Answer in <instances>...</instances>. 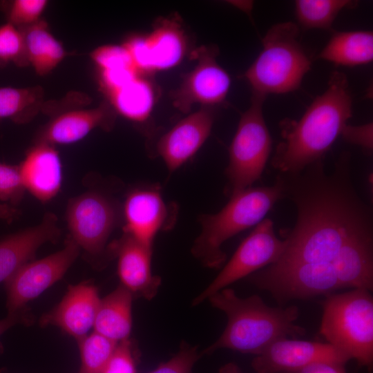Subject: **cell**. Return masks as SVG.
<instances>
[{
    "label": "cell",
    "mask_w": 373,
    "mask_h": 373,
    "mask_svg": "<svg viewBox=\"0 0 373 373\" xmlns=\"http://www.w3.org/2000/svg\"><path fill=\"white\" fill-rule=\"evenodd\" d=\"M283 198L296 206V222L283 230L282 264L332 262L352 237L372 229V213L356 191L350 154L343 152L327 174L323 160L297 173H279Z\"/></svg>",
    "instance_id": "1"
},
{
    "label": "cell",
    "mask_w": 373,
    "mask_h": 373,
    "mask_svg": "<svg viewBox=\"0 0 373 373\" xmlns=\"http://www.w3.org/2000/svg\"><path fill=\"white\" fill-rule=\"evenodd\" d=\"M352 115V97L346 75L334 71L327 88L317 96L298 120L279 124L282 141L271 164L280 173H297L323 160Z\"/></svg>",
    "instance_id": "2"
},
{
    "label": "cell",
    "mask_w": 373,
    "mask_h": 373,
    "mask_svg": "<svg viewBox=\"0 0 373 373\" xmlns=\"http://www.w3.org/2000/svg\"><path fill=\"white\" fill-rule=\"evenodd\" d=\"M207 300L226 314L227 325L219 338L202 354H211L220 349L258 355L274 341L303 336L305 329L295 324L299 311L296 306L286 308L268 306L254 294L246 298L226 287Z\"/></svg>",
    "instance_id": "3"
},
{
    "label": "cell",
    "mask_w": 373,
    "mask_h": 373,
    "mask_svg": "<svg viewBox=\"0 0 373 373\" xmlns=\"http://www.w3.org/2000/svg\"><path fill=\"white\" fill-rule=\"evenodd\" d=\"M283 198L280 184L249 187L230 195V200L218 213L200 216L201 232L191 253L204 266L219 268L227 255L223 243L261 222L274 205Z\"/></svg>",
    "instance_id": "4"
},
{
    "label": "cell",
    "mask_w": 373,
    "mask_h": 373,
    "mask_svg": "<svg viewBox=\"0 0 373 373\" xmlns=\"http://www.w3.org/2000/svg\"><path fill=\"white\" fill-rule=\"evenodd\" d=\"M293 22L272 26L262 39V49L242 75L252 94L267 97L297 90L310 70L312 59Z\"/></svg>",
    "instance_id": "5"
},
{
    "label": "cell",
    "mask_w": 373,
    "mask_h": 373,
    "mask_svg": "<svg viewBox=\"0 0 373 373\" xmlns=\"http://www.w3.org/2000/svg\"><path fill=\"white\" fill-rule=\"evenodd\" d=\"M363 289L327 296L320 334L326 343L370 372L373 366V298Z\"/></svg>",
    "instance_id": "6"
},
{
    "label": "cell",
    "mask_w": 373,
    "mask_h": 373,
    "mask_svg": "<svg viewBox=\"0 0 373 373\" xmlns=\"http://www.w3.org/2000/svg\"><path fill=\"white\" fill-rule=\"evenodd\" d=\"M265 98L252 94L251 104L241 115L229 146L225 174L230 195L258 180L269 157L272 140L262 113Z\"/></svg>",
    "instance_id": "7"
},
{
    "label": "cell",
    "mask_w": 373,
    "mask_h": 373,
    "mask_svg": "<svg viewBox=\"0 0 373 373\" xmlns=\"http://www.w3.org/2000/svg\"><path fill=\"white\" fill-rule=\"evenodd\" d=\"M66 219L69 236L88 256L111 258L108 240L122 222V205L109 193L92 189L71 198Z\"/></svg>",
    "instance_id": "8"
},
{
    "label": "cell",
    "mask_w": 373,
    "mask_h": 373,
    "mask_svg": "<svg viewBox=\"0 0 373 373\" xmlns=\"http://www.w3.org/2000/svg\"><path fill=\"white\" fill-rule=\"evenodd\" d=\"M248 279L279 302L327 296L341 289L332 262H276L249 275Z\"/></svg>",
    "instance_id": "9"
},
{
    "label": "cell",
    "mask_w": 373,
    "mask_h": 373,
    "mask_svg": "<svg viewBox=\"0 0 373 373\" xmlns=\"http://www.w3.org/2000/svg\"><path fill=\"white\" fill-rule=\"evenodd\" d=\"M285 247V241L275 233L273 221L263 219L240 243L216 277L194 298L192 305H198L238 280L276 262Z\"/></svg>",
    "instance_id": "10"
},
{
    "label": "cell",
    "mask_w": 373,
    "mask_h": 373,
    "mask_svg": "<svg viewBox=\"0 0 373 373\" xmlns=\"http://www.w3.org/2000/svg\"><path fill=\"white\" fill-rule=\"evenodd\" d=\"M80 250L68 236L61 249L30 261L18 269L4 283L8 314L26 308L28 302L59 280L76 260Z\"/></svg>",
    "instance_id": "11"
},
{
    "label": "cell",
    "mask_w": 373,
    "mask_h": 373,
    "mask_svg": "<svg viewBox=\"0 0 373 373\" xmlns=\"http://www.w3.org/2000/svg\"><path fill=\"white\" fill-rule=\"evenodd\" d=\"M218 52L217 47L202 46L193 53L196 65L171 92L173 105L180 112L189 113L195 104L215 107L224 102L231 78L216 61Z\"/></svg>",
    "instance_id": "12"
},
{
    "label": "cell",
    "mask_w": 373,
    "mask_h": 373,
    "mask_svg": "<svg viewBox=\"0 0 373 373\" xmlns=\"http://www.w3.org/2000/svg\"><path fill=\"white\" fill-rule=\"evenodd\" d=\"M175 212L168 205L158 186H142L132 189L122 204L123 233L153 247L154 239L170 227Z\"/></svg>",
    "instance_id": "13"
},
{
    "label": "cell",
    "mask_w": 373,
    "mask_h": 373,
    "mask_svg": "<svg viewBox=\"0 0 373 373\" xmlns=\"http://www.w3.org/2000/svg\"><path fill=\"white\" fill-rule=\"evenodd\" d=\"M318 361L350 360L327 343L283 338L256 355L251 367L256 373H288Z\"/></svg>",
    "instance_id": "14"
},
{
    "label": "cell",
    "mask_w": 373,
    "mask_h": 373,
    "mask_svg": "<svg viewBox=\"0 0 373 373\" xmlns=\"http://www.w3.org/2000/svg\"><path fill=\"white\" fill-rule=\"evenodd\" d=\"M215 107L202 106L179 121L158 140L156 153L170 173L189 160L209 137L215 119Z\"/></svg>",
    "instance_id": "15"
},
{
    "label": "cell",
    "mask_w": 373,
    "mask_h": 373,
    "mask_svg": "<svg viewBox=\"0 0 373 373\" xmlns=\"http://www.w3.org/2000/svg\"><path fill=\"white\" fill-rule=\"evenodd\" d=\"M109 251L111 258L117 260L120 285L133 297L153 299L161 285L160 278L152 271L153 247L123 233L118 240L109 245Z\"/></svg>",
    "instance_id": "16"
},
{
    "label": "cell",
    "mask_w": 373,
    "mask_h": 373,
    "mask_svg": "<svg viewBox=\"0 0 373 373\" xmlns=\"http://www.w3.org/2000/svg\"><path fill=\"white\" fill-rule=\"evenodd\" d=\"M100 300L92 283L70 285L61 301L41 316L39 324L56 326L79 340L93 329Z\"/></svg>",
    "instance_id": "17"
},
{
    "label": "cell",
    "mask_w": 373,
    "mask_h": 373,
    "mask_svg": "<svg viewBox=\"0 0 373 373\" xmlns=\"http://www.w3.org/2000/svg\"><path fill=\"white\" fill-rule=\"evenodd\" d=\"M116 113L108 102L92 108H70L56 114L38 133L35 143L55 146L78 142L99 128L111 131Z\"/></svg>",
    "instance_id": "18"
},
{
    "label": "cell",
    "mask_w": 373,
    "mask_h": 373,
    "mask_svg": "<svg viewBox=\"0 0 373 373\" xmlns=\"http://www.w3.org/2000/svg\"><path fill=\"white\" fill-rule=\"evenodd\" d=\"M57 218L47 212L41 221L0 240V283H5L25 264L32 261L44 244L55 242L61 236Z\"/></svg>",
    "instance_id": "19"
},
{
    "label": "cell",
    "mask_w": 373,
    "mask_h": 373,
    "mask_svg": "<svg viewBox=\"0 0 373 373\" xmlns=\"http://www.w3.org/2000/svg\"><path fill=\"white\" fill-rule=\"evenodd\" d=\"M26 191L45 203L60 191L62 169L60 157L54 146L37 142L26 153L19 164Z\"/></svg>",
    "instance_id": "20"
},
{
    "label": "cell",
    "mask_w": 373,
    "mask_h": 373,
    "mask_svg": "<svg viewBox=\"0 0 373 373\" xmlns=\"http://www.w3.org/2000/svg\"><path fill=\"white\" fill-rule=\"evenodd\" d=\"M342 288L373 289V231L350 238L332 261Z\"/></svg>",
    "instance_id": "21"
},
{
    "label": "cell",
    "mask_w": 373,
    "mask_h": 373,
    "mask_svg": "<svg viewBox=\"0 0 373 373\" xmlns=\"http://www.w3.org/2000/svg\"><path fill=\"white\" fill-rule=\"evenodd\" d=\"M146 37L150 71L170 69L177 66L186 51V39L175 17L157 20Z\"/></svg>",
    "instance_id": "22"
},
{
    "label": "cell",
    "mask_w": 373,
    "mask_h": 373,
    "mask_svg": "<svg viewBox=\"0 0 373 373\" xmlns=\"http://www.w3.org/2000/svg\"><path fill=\"white\" fill-rule=\"evenodd\" d=\"M133 298L119 285L101 299L93 330L118 343L129 339Z\"/></svg>",
    "instance_id": "23"
},
{
    "label": "cell",
    "mask_w": 373,
    "mask_h": 373,
    "mask_svg": "<svg viewBox=\"0 0 373 373\" xmlns=\"http://www.w3.org/2000/svg\"><path fill=\"white\" fill-rule=\"evenodd\" d=\"M21 30L28 64L41 76L52 72L65 58L67 52L50 32L47 23L39 20Z\"/></svg>",
    "instance_id": "24"
},
{
    "label": "cell",
    "mask_w": 373,
    "mask_h": 373,
    "mask_svg": "<svg viewBox=\"0 0 373 373\" xmlns=\"http://www.w3.org/2000/svg\"><path fill=\"white\" fill-rule=\"evenodd\" d=\"M318 58L337 66L370 64L373 59V32L370 30L334 32Z\"/></svg>",
    "instance_id": "25"
},
{
    "label": "cell",
    "mask_w": 373,
    "mask_h": 373,
    "mask_svg": "<svg viewBox=\"0 0 373 373\" xmlns=\"http://www.w3.org/2000/svg\"><path fill=\"white\" fill-rule=\"evenodd\" d=\"M106 95L116 113L137 123L149 119L155 102L153 86L142 75Z\"/></svg>",
    "instance_id": "26"
},
{
    "label": "cell",
    "mask_w": 373,
    "mask_h": 373,
    "mask_svg": "<svg viewBox=\"0 0 373 373\" xmlns=\"http://www.w3.org/2000/svg\"><path fill=\"white\" fill-rule=\"evenodd\" d=\"M44 92L39 86L0 87V119L17 124L30 122L43 108Z\"/></svg>",
    "instance_id": "27"
},
{
    "label": "cell",
    "mask_w": 373,
    "mask_h": 373,
    "mask_svg": "<svg viewBox=\"0 0 373 373\" xmlns=\"http://www.w3.org/2000/svg\"><path fill=\"white\" fill-rule=\"evenodd\" d=\"M354 4L347 0H297L295 12L303 28L331 30L338 13Z\"/></svg>",
    "instance_id": "28"
},
{
    "label": "cell",
    "mask_w": 373,
    "mask_h": 373,
    "mask_svg": "<svg viewBox=\"0 0 373 373\" xmlns=\"http://www.w3.org/2000/svg\"><path fill=\"white\" fill-rule=\"evenodd\" d=\"M77 342L81 358L79 373H100L118 344L93 330Z\"/></svg>",
    "instance_id": "29"
},
{
    "label": "cell",
    "mask_w": 373,
    "mask_h": 373,
    "mask_svg": "<svg viewBox=\"0 0 373 373\" xmlns=\"http://www.w3.org/2000/svg\"><path fill=\"white\" fill-rule=\"evenodd\" d=\"M14 62L19 66L28 64L23 34L10 23L0 26V66Z\"/></svg>",
    "instance_id": "30"
},
{
    "label": "cell",
    "mask_w": 373,
    "mask_h": 373,
    "mask_svg": "<svg viewBox=\"0 0 373 373\" xmlns=\"http://www.w3.org/2000/svg\"><path fill=\"white\" fill-rule=\"evenodd\" d=\"M47 5L46 0H15L6 3L3 8L8 23L21 28L41 20Z\"/></svg>",
    "instance_id": "31"
},
{
    "label": "cell",
    "mask_w": 373,
    "mask_h": 373,
    "mask_svg": "<svg viewBox=\"0 0 373 373\" xmlns=\"http://www.w3.org/2000/svg\"><path fill=\"white\" fill-rule=\"evenodd\" d=\"M26 191L19 165L0 162V200L17 207L23 199Z\"/></svg>",
    "instance_id": "32"
},
{
    "label": "cell",
    "mask_w": 373,
    "mask_h": 373,
    "mask_svg": "<svg viewBox=\"0 0 373 373\" xmlns=\"http://www.w3.org/2000/svg\"><path fill=\"white\" fill-rule=\"evenodd\" d=\"M90 58L99 70L125 67L135 68L130 55L123 45L99 46L92 51Z\"/></svg>",
    "instance_id": "33"
},
{
    "label": "cell",
    "mask_w": 373,
    "mask_h": 373,
    "mask_svg": "<svg viewBox=\"0 0 373 373\" xmlns=\"http://www.w3.org/2000/svg\"><path fill=\"white\" fill-rule=\"evenodd\" d=\"M201 355L197 347L182 341L172 358L149 373H193V368Z\"/></svg>",
    "instance_id": "34"
},
{
    "label": "cell",
    "mask_w": 373,
    "mask_h": 373,
    "mask_svg": "<svg viewBox=\"0 0 373 373\" xmlns=\"http://www.w3.org/2000/svg\"><path fill=\"white\" fill-rule=\"evenodd\" d=\"M135 353L130 338L119 343L100 373H136Z\"/></svg>",
    "instance_id": "35"
},
{
    "label": "cell",
    "mask_w": 373,
    "mask_h": 373,
    "mask_svg": "<svg viewBox=\"0 0 373 373\" xmlns=\"http://www.w3.org/2000/svg\"><path fill=\"white\" fill-rule=\"evenodd\" d=\"M140 75L133 67L99 70V84L106 95L124 86Z\"/></svg>",
    "instance_id": "36"
},
{
    "label": "cell",
    "mask_w": 373,
    "mask_h": 373,
    "mask_svg": "<svg viewBox=\"0 0 373 373\" xmlns=\"http://www.w3.org/2000/svg\"><path fill=\"white\" fill-rule=\"evenodd\" d=\"M372 133V122L358 126L347 124L343 127L341 135L345 142L358 145L366 151L370 152L373 149Z\"/></svg>",
    "instance_id": "37"
},
{
    "label": "cell",
    "mask_w": 373,
    "mask_h": 373,
    "mask_svg": "<svg viewBox=\"0 0 373 373\" xmlns=\"http://www.w3.org/2000/svg\"><path fill=\"white\" fill-rule=\"evenodd\" d=\"M345 365L332 361H318L288 373H346Z\"/></svg>",
    "instance_id": "38"
},
{
    "label": "cell",
    "mask_w": 373,
    "mask_h": 373,
    "mask_svg": "<svg viewBox=\"0 0 373 373\" xmlns=\"http://www.w3.org/2000/svg\"><path fill=\"white\" fill-rule=\"evenodd\" d=\"M31 314L27 307L0 319V336L9 329L19 324L29 325L32 321Z\"/></svg>",
    "instance_id": "39"
},
{
    "label": "cell",
    "mask_w": 373,
    "mask_h": 373,
    "mask_svg": "<svg viewBox=\"0 0 373 373\" xmlns=\"http://www.w3.org/2000/svg\"><path fill=\"white\" fill-rule=\"evenodd\" d=\"M21 211L17 207L7 204L0 203V219L11 223L21 216Z\"/></svg>",
    "instance_id": "40"
},
{
    "label": "cell",
    "mask_w": 373,
    "mask_h": 373,
    "mask_svg": "<svg viewBox=\"0 0 373 373\" xmlns=\"http://www.w3.org/2000/svg\"><path fill=\"white\" fill-rule=\"evenodd\" d=\"M218 373H242V372L237 364L231 362L222 365Z\"/></svg>",
    "instance_id": "41"
}]
</instances>
